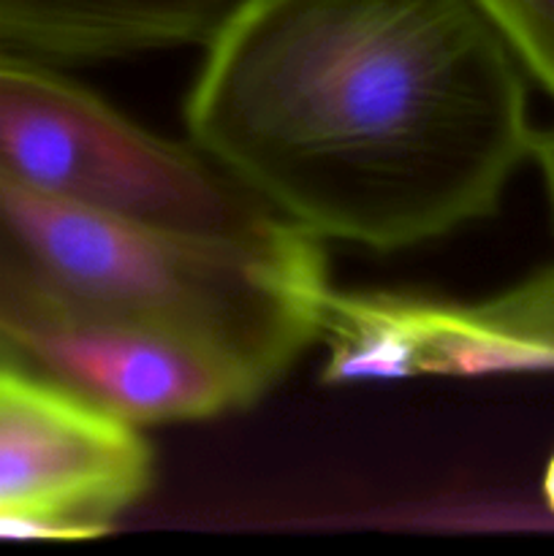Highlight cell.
<instances>
[{
    "mask_svg": "<svg viewBox=\"0 0 554 556\" xmlns=\"http://www.w3.org/2000/svg\"><path fill=\"white\" fill-rule=\"evenodd\" d=\"M204 43L190 141L315 239L432 242L532 161L527 71L476 0H234Z\"/></svg>",
    "mask_w": 554,
    "mask_h": 556,
    "instance_id": "cell-1",
    "label": "cell"
},
{
    "mask_svg": "<svg viewBox=\"0 0 554 556\" xmlns=\"http://www.w3.org/2000/svg\"><path fill=\"white\" fill-rule=\"evenodd\" d=\"M0 264L68 307L223 353L275 386L318 334L320 239L185 233L0 179Z\"/></svg>",
    "mask_w": 554,
    "mask_h": 556,
    "instance_id": "cell-2",
    "label": "cell"
},
{
    "mask_svg": "<svg viewBox=\"0 0 554 556\" xmlns=\"http://www.w3.org/2000/svg\"><path fill=\"white\" fill-rule=\"evenodd\" d=\"M0 179L49 199L204 237L293 226L193 144L141 128L49 60L0 47Z\"/></svg>",
    "mask_w": 554,
    "mask_h": 556,
    "instance_id": "cell-3",
    "label": "cell"
},
{
    "mask_svg": "<svg viewBox=\"0 0 554 556\" xmlns=\"http://www.w3.org/2000/svg\"><path fill=\"white\" fill-rule=\"evenodd\" d=\"M0 362L74 391L134 427L210 421L272 389L204 345L58 302L0 264Z\"/></svg>",
    "mask_w": 554,
    "mask_h": 556,
    "instance_id": "cell-4",
    "label": "cell"
},
{
    "mask_svg": "<svg viewBox=\"0 0 554 556\" xmlns=\"http://www.w3.org/2000/svg\"><path fill=\"white\" fill-rule=\"evenodd\" d=\"M324 386L554 372V266L487 299L326 288Z\"/></svg>",
    "mask_w": 554,
    "mask_h": 556,
    "instance_id": "cell-5",
    "label": "cell"
},
{
    "mask_svg": "<svg viewBox=\"0 0 554 556\" xmlns=\"http://www.w3.org/2000/svg\"><path fill=\"white\" fill-rule=\"evenodd\" d=\"M152 483V451L130 421L0 362V516H38L96 538Z\"/></svg>",
    "mask_w": 554,
    "mask_h": 556,
    "instance_id": "cell-6",
    "label": "cell"
},
{
    "mask_svg": "<svg viewBox=\"0 0 554 556\" xmlns=\"http://www.w3.org/2000/svg\"><path fill=\"white\" fill-rule=\"evenodd\" d=\"M234 0H0V47L85 63L204 43Z\"/></svg>",
    "mask_w": 554,
    "mask_h": 556,
    "instance_id": "cell-7",
    "label": "cell"
},
{
    "mask_svg": "<svg viewBox=\"0 0 554 556\" xmlns=\"http://www.w3.org/2000/svg\"><path fill=\"white\" fill-rule=\"evenodd\" d=\"M527 76L554 98V0H476Z\"/></svg>",
    "mask_w": 554,
    "mask_h": 556,
    "instance_id": "cell-8",
    "label": "cell"
},
{
    "mask_svg": "<svg viewBox=\"0 0 554 556\" xmlns=\"http://www.w3.org/2000/svg\"><path fill=\"white\" fill-rule=\"evenodd\" d=\"M532 161H536L538 172H541L543 188H546L549 206H552L554 217V125L536 130V141H532Z\"/></svg>",
    "mask_w": 554,
    "mask_h": 556,
    "instance_id": "cell-9",
    "label": "cell"
},
{
    "mask_svg": "<svg viewBox=\"0 0 554 556\" xmlns=\"http://www.w3.org/2000/svg\"><path fill=\"white\" fill-rule=\"evenodd\" d=\"M543 500H546L549 510L554 514V454L549 456L546 470H543Z\"/></svg>",
    "mask_w": 554,
    "mask_h": 556,
    "instance_id": "cell-10",
    "label": "cell"
}]
</instances>
